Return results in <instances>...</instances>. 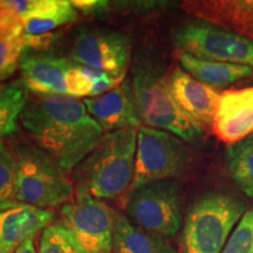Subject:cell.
I'll use <instances>...</instances> for the list:
<instances>
[{
  "mask_svg": "<svg viewBox=\"0 0 253 253\" xmlns=\"http://www.w3.org/2000/svg\"><path fill=\"white\" fill-rule=\"evenodd\" d=\"M20 122L38 148L66 171H73L104 135L84 101L68 95L42 96L26 107Z\"/></svg>",
  "mask_w": 253,
  "mask_h": 253,
  "instance_id": "cell-1",
  "label": "cell"
},
{
  "mask_svg": "<svg viewBox=\"0 0 253 253\" xmlns=\"http://www.w3.org/2000/svg\"><path fill=\"white\" fill-rule=\"evenodd\" d=\"M137 128L104 132L102 138L73 170L78 190L104 201L126 195L135 169Z\"/></svg>",
  "mask_w": 253,
  "mask_h": 253,
  "instance_id": "cell-2",
  "label": "cell"
},
{
  "mask_svg": "<svg viewBox=\"0 0 253 253\" xmlns=\"http://www.w3.org/2000/svg\"><path fill=\"white\" fill-rule=\"evenodd\" d=\"M130 84L142 126L168 131L188 143L201 140L204 130L177 104L168 74L157 59L141 55L136 60Z\"/></svg>",
  "mask_w": 253,
  "mask_h": 253,
  "instance_id": "cell-3",
  "label": "cell"
},
{
  "mask_svg": "<svg viewBox=\"0 0 253 253\" xmlns=\"http://www.w3.org/2000/svg\"><path fill=\"white\" fill-rule=\"evenodd\" d=\"M8 148L15 161V198L18 204L50 210L63 207L74 198V183L68 172L48 155L28 144Z\"/></svg>",
  "mask_w": 253,
  "mask_h": 253,
  "instance_id": "cell-4",
  "label": "cell"
},
{
  "mask_svg": "<svg viewBox=\"0 0 253 253\" xmlns=\"http://www.w3.org/2000/svg\"><path fill=\"white\" fill-rule=\"evenodd\" d=\"M245 213L239 198L223 192L202 196L190 208L181 236L182 253H221Z\"/></svg>",
  "mask_w": 253,
  "mask_h": 253,
  "instance_id": "cell-5",
  "label": "cell"
},
{
  "mask_svg": "<svg viewBox=\"0 0 253 253\" xmlns=\"http://www.w3.org/2000/svg\"><path fill=\"white\" fill-rule=\"evenodd\" d=\"M194 151L173 134L141 126L137 129L135 169L126 197L149 183L175 179L191 167Z\"/></svg>",
  "mask_w": 253,
  "mask_h": 253,
  "instance_id": "cell-6",
  "label": "cell"
},
{
  "mask_svg": "<svg viewBox=\"0 0 253 253\" xmlns=\"http://www.w3.org/2000/svg\"><path fill=\"white\" fill-rule=\"evenodd\" d=\"M126 216L155 235L172 238L183 225V191L176 179L141 186L126 197Z\"/></svg>",
  "mask_w": 253,
  "mask_h": 253,
  "instance_id": "cell-7",
  "label": "cell"
},
{
  "mask_svg": "<svg viewBox=\"0 0 253 253\" xmlns=\"http://www.w3.org/2000/svg\"><path fill=\"white\" fill-rule=\"evenodd\" d=\"M173 43L179 53L198 59L253 68V40L199 19L177 27Z\"/></svg>",
  "mask_w": 253,
  "mask_h": 253,
  "instance_id": "cell-8",
  "label": "cell"
},
{
  "mask_svg": "<svg viewBox=\"0 0 253 253\" xmlns=\"http://www.w3.org/2000/svg\"><path fill=\"white\" fill-rule=\"evenodd\" d=\"M114 213L108 204L75 189V197L60 210V224L84 253H112Z\"/></svg>",
  "mask_w": 253,
  "mask_h": 253,
  "instance_id": "cell-9",
  "label": "cell"
},
{
  "mask_svg": "<svg viewBox=\"0 0 253 253\" xmlns=\"http://www.w3.org/2000/svg\"><path fill=\"white\" fill-rule=\"evenodd\" d=\"M71 56L78 65L126 78L131 42L128 36L120 32L82 30L75 38Z\"/></svg>",
  "mask_w": 253,
  "mask_h": 253,
  "instance_id": "cell-10",
  "label": "cell"
},
{
  "mask_svg": "<svg viewBox=\"0 0 253 253\" xmlns=\"http://www.w3.org/2000/svg\"><path fill=\"white\" fill-rule=\"evenodd\" d=\"M211 128L217 138L229 145L253 135V87L220 93Z\"/></svg>",
  "mask_w": 253,
  "mask_h": 253,
  "instance_id": "cell-11",
  "label": "cell"
},
{
  "mask_svg": "<svg viewBox=\"0 0 253 253\" xmlns=\"http://www.w3.org/2000/svg\"><path fill=\"white\" fill-rule=\"evenodd\" d=\"M74 62L50 53L25 52L19 61L21 82L42 96L67 95V80Z\"/></svg>",
  "mask_w": 253,
  "mask_h": 253,
  "instance_id": "cell-12",
  "label": "cell"
},
{
  "mask_svg": "<svg viewBox=\"0 0 253 253\" xmlns=\"http://www.w3.org/2000/svg\"><path fill=\"white\" fill-rule=\"evenodd\" d=\"M168 81L173 99L183 112L203 130L212 126L220 96L217 88L198 81L178 66L168 73Z\"/></svg>",
  "mask_w": 253,
  "mask_h": 253,
  "instance_id": "cell-13",
  "label": "cell"
},
{
  "mask_svg": "<svg viewBox=\"0 0 253 253\" xmlns=\"http://www.w3.org/2000/svg\"><path fill=\"white\" fill-rule=\"evenodd\" d=\"M89 115L99 123L104 132L142 126L136 109L130 81L125 80L120 86L100 96L84 99Z\"/></svg>",
  "mask_w": 253,
  "mask_h": 253,
  "instance_id": "cell-14",
  "label": "cell"
},
{
  "mask_svg": "<svg viewBox=\"0 0 253 253\" xmlns=\"http://www.w3.org/2000/svg\"><path fill=\"white\" fill-rule=\"evenodd\" d=\"M181 6L199 20L253 40V0H188Z\"/></svg>",
  "mask_w": 253,
  "mask_h": 253,
  "instance_id": "cell-15",
  "label": "cell"
},
{
  "mask_svg": "<svg viewBox=\"0 0 253 253\" xmlns=\"http://www.w3.org/2000/svg\"><path fill=\"white\" fill-rule=\"evenodd\" d=\"M54 213L50 210L17 204L0 210V253H15L41 230L52 224Z\"/></svg>",
  "mask_w": 253,
  "mask_h": 253,
  "instance_id": "cell-16",
  "label": "cell"
},
{
  "mask_svg": "<svg viewBox=\"0 0 253 253\" xmlns=\"http://www.w3.org/2000/svg\"><path fill=\"white\" fill-rule=\"evenodd\" d=\"M113 253H177L166 237L136 226L119 211L114 213Z\"/></svg>",
  "mask_w": 253,
  "mask_h": 253,
  "instance_id": "cell-17",
  "label": "cell"
},
{
  "mask_svg": "<svg viewBox=\"0 0 253 253\" xmlns=\"http://www.w3.org/2000/svg\"><path fill=\"white\" fill-rule=\"evenodd\" d=\"M79 19V12L68 0H32V6L21 19L24 34H48Z\"/></svg>",
  "mask_w": 253,
  "mask_h": 253,
  "instance_id": "cell-18",
  "label": "cell"
},
{
  "mask_svg": "<svg viewBox=\"0 0 253 253\" xmlns=\"http://www.w3.org/2000/svg\"><path fill=\"white\" fill-rule=\"evenodd\" d=\"M178 61L181 68L192 78L214 88L227 87L243 79L253 77L252 67L198 59L188 53L178 52Z\"/></svg>",
  "mask_w": 253,
  "mask_h": 253,
  "instance_id": "cell-19",
  "label": "cell"
},
{
  "mask_svg": "<svg viewBox=\"0 0 253 253\" xmlns=\"http://www.w3.org/2000/svg\"><path fill=\"white\" fill-rule=\"evenodd\" d=\"M27 88L21 81L0 86V141L18 129V121L26 108Z\"/></svg>",
  "mask_w": 253,
  "mask_h": 253,
  "instance_id": "cell-20",
  "label": "cell"
},
{
  "mask_svg": "<svg viewBox=\"0 0 253 253\" xmlns=\"http://www.w3.org/2000/svg\"><path fill=\"white\" fill-rule=\"evenodd\" d=\"M226 164L236 185L253 199V135L226 149Z\"/></svg>",
  "mask_w": 253,
  "mask_h": 253,
  "instance_id": "cell-21",
  "label": "cell"
},
{
  "mask_svg": "<svg viewBox=\"0 0 253 253\" xmlns=\"http://www.w3.org/2000/svg\"><path fill=\"white\" fill-rule=\"evenodd\" d=\"M15 161L6 142L0 141V210L17 205Z\"/></svg>",
  "mask_w": 253,
  "mask_h": 253,
  "instance_id": "cell-22",
  "label": "cell"
},
{
  "mask_svg": "<svg viewBox=\"0 0 253 253\" xmlns=\"http://www.w3.org/2000/svg\"><path fill=\"white\" fill-rule=\"evenodd\" d=\"M39 253H84L71 233L60 223L50 224L43 230Z\"/></svg>",
  "mask_w": 253,
  "mask_h": 253,
  "instance_id": "cell-23",
  "label": "cell"
},
{
  "mask_svg": "<svg viewBox=\"0 0 253 253\" xmlns=\"http://www.w3.org/2000/svg\"><path fill=\"white\" fill-rule=\"evenodd\" d=\"M27 50L24 33L0 40V82L7 80L19 67L21 56Z\"/></svg>",
  "mask_w": 253,
  "mask_h": 253,
  "instance_id": "cell-24",
  "label": "cell"
},
{
  "mask_svg": "<svg viewBox=\"0 0 253 253\" xmlns=\"http://www.w3.org/2000/svg\"><path fill=\"white\" fill-rule=\"evenodd\" d=\"M221 253H253V209L240 218Z\"/></svg>",
  "mask_w": 253,
  "mask_h": 253,
  "instance_id": "cell-25",
  "label": "cell"
},
{
  "mask_svg": "<svg viewBox=\"0 0 253 253\" xmlns=\"http://www.w3.org/2000/svg\"><path fill=\"white\" fill-rule=\"evenodd\" d=\"M23 33L21 18L11 8L6 7L0 0V40L9 37L21 36Z\"/></svg>",
  "mask_w": 253,
  "mask_h": 253,
  "instance_id": "cell-26",
  "label": "cell"
},
{
  "mask_svg": "<svg viewBox=\"0 0 253 253\" xmlns=\"http://www.w3.org/2000/svg\"><path fill=\"white\" fill-rule=\"evenodd\" d=\"M72 5L77 8V11L84 14L99 13L103 8L108 6L107 1H99V0H73Z\"/></svg>",
  "mask_w": 253,
  "mask_h": 253,
  "instance_id": "cell-27",
  "label": "cell"
},
{
  "mask_svg": "<svg viewBox=\"0 0 253 253\" xmlns=\"http://www.w3.org/2000/svg\"><path fill=\"white\" fill-rule=\"evenodd\" d=\"M15 253H37L36 245H34V238L28 239L23 245L19 248Z\"/></svg>",
  "mask_w": 253,
  "mask_h": 253,
  "instance_id": "cell-28",
  "label": "cell"
}]
</instances>
